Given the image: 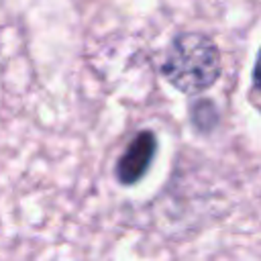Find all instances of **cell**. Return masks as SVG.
I'll return each mask as SVG.
<instances>
[{
  "mask_svg": "<svg viewBox=\"0 0 261 261\" xmlns=\"http://www.w3.org/2000/svg\"><path fill=\"white\" fill-rule=\"evenodd\" d=\"M155 153H157V137L151 130L137 133L116 161L114 175H116L118 184H122V186L137 184L147 173Z\"/></svg>",
  "mask_w": 261,
  "mask_h": 261,
  "instance_id": "cell-2",
  "label": "cell"
},
{
  "mask_svg": "<svg viewBox=\"0 0 261 261\" xmlns=\"http://www.w3.org/2000/svg\"><path fill=\"white\" fill-rule=\"evenodd\" d=\"M161 73L179 92L200 94L220 75V51L202 33H181L167 47Z\"/></svg>",
  "mask_w": 261,
  "mask_h": 261,
  "instance_id": "cell-1",
  "label": "cell"
},
{
  "mask_svg": "<svg viewBox=\"0 0 261 261\" xmlns=\"http://www.w3.org/2000/svg\"><path fill=\"white\" fill-rule=\"evenodd\" d=\"M253 84L261 92V49H259L257 59H255V65H253Z\"/></svg>",
  "mask_w": 261,
  "mask_h": 261,
  "instance_id": "cell-3",
  "label": "cell"
}]
</instances>
